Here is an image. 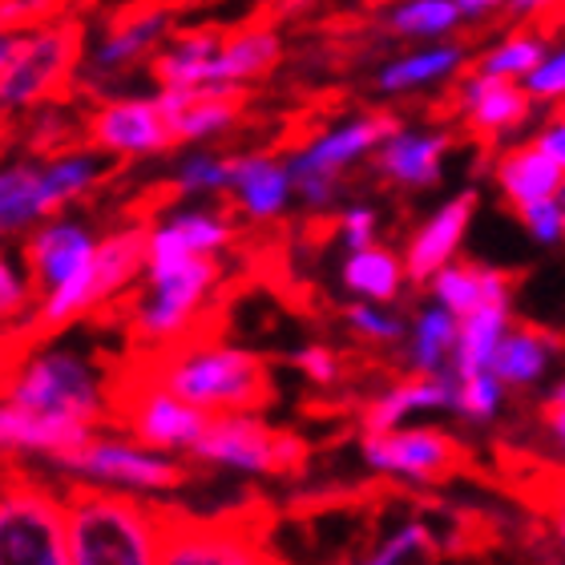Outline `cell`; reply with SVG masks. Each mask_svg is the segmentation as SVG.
Returning <instances> with one entry per match:
<instances>
[{
  "mask_svg": "<svg viewBox=\"0 0 565 565\" xmlns=\"http://www.w3.org/2000/svg\"><path fill=\"white\" fill-rule=\"evenodd\" d=\"M146 380L162 384L166 392L182 396L186 404L211 416L223 413H259L271 404V367L267 360L247 348L214 340V335H194L174 348L153 352L146 364H138Z\"/></svg>",
  "mask_w": 565,
  "mask_h": 565,
  "instance_id": "cell-1",
  "label": "cell"
},
{
  "mask_svg": "<svg viewBox=\"0 0 565 565\" xmlns=\"http://www.w3.org/2000/svg\"><path fill=\"white\" fill-rule=\"evenodd\" d=\"M70 505V565H162L174 509L138 493L65 484Z\"/></svg>",
  "mask_w": 565,
  "mask_h": 565,
  "instance_id": "cell-2",
  "label": "cell"
},
{
  "mask_svg": "<svg viewBox=\"0 0 565 565\" xmlns=\"http://www.w3.org/2000/svg\"><path fill=\"white\" fill-rule=\"evenodd\" d=\"M4 404L53 416V420L85 424V428H102L106 420H114L109 380H102V372L82 352L53 348L49 340L9 355Z\"/></svg>",
  "mask_w": 565,
  "mask_h": 565,
  "instance_id": "cell-3",
  "label": "cell"
},
{
  "mask_svg": "<svg viewBox=\"0 0 565 565\" xmlns=\"http://www.w3.org/2000/svg\"><path fill=\"white\" fill-rule=\"evenodd\" d=\"M223 279L218 259H190L174 271L146 275V287L130 295V331L134 340L150 343L153 352L174 348L182 340L202 335V316L214 287Z\"/></svg>",
  "mask_w": 565,
  "mask_h": 565,
  "instance_id": "cell-4",
  "label": "cell"
},
{
  "mask_svg": "<svg viewBox=\"0 0 565 565\" xmlns=\"http://www.w3.org/2000/svg\"><path fill=\"white\" fill-rule=\"evenodd\" d=\"M53 469L65 472L73 484H97L138 497L174 493L190 481V469L174 452L141 445L130 433H94V440L53 460Z\"/></svg>",
  "mask_w": 565,
  "mask_h": 565,
  "instance_id": "cell-5",
  "label": "cell"
},
{
  "mask_svg": "<svg viewBox=\"0 0 565 565\" xmlns=\"http://www.w3.org/2000/svg\"><path fill=\"white\" fill-rule=\"evenodd\" d=\"M77 24L57 21L41 29H4L0 33V109L29 114L45 106L77 70Z\"/></svg>",
  "mask_w": 565,
  "mask_h": 565,
  "instance_id": "cell-6",
  "label": "cell"
},
{
  "mask_svg": "<svg viewBox=\"0 0 565 565\" xmlns=\"http://www.w3.org/2000/svg\"><path fill=\"white\" fill-rule=\"evenodd\" d=\"M0 565H70V505L29 472H9L0 493Z\"/></svg>",
  "mask_w": 565,
  "mask_h": 565,
  "instance_id": "cell-7",
  "label": "cell"
},
{
  "mask_svg": "<svg viewBox=\"0 0 565 565\" xmlns=\"http://www.w3.org/2000/svg\"><path fill=\"white\" fill-rule=\"evenodd\" d=\"M190 460L247 477H299L307 465V440L263 424L255 413L214 416Z\"/></svg>",
  "mask_w": 565,
  "mask_h": 565,
  "instance_id": "cell-8",
  "label": "cell"
},
{
  "mask_svg": "<svg viewBox=\"0 0 565 565\" xmlns=\"http://www.w3.org/2000/svg\"><path fill=\"white\" fill-rule=\"evenodd\" d=\"M109 396H114V424L121 433H130L141 445L162 448V452H186L190 457L214 420L211 413L166 392L162 384L146 380L141 372L109 380Z\"/></svg>",
  "mask_w": 565,
  "mask_h": 565,
  "instance_id": "cell-9",
  "label": "cell"
},
{
  "mask_svg": "<svg viewBox=\"0 0 565 565\" xmlns=\"http://www.w3.org/2000/svg\"><path fill=\"white\" fill-rule=\"evenodd\" d=\"M162 565H287L271 554L263 513H182L174 509L166 530Z\"/></svg>",
  "mask_w": 565,
  "mask_h": 565,
  "instance_id": "cell-10",
  "label": "cell"
},
{
  "mask_svg": "<svg viewBox=\"0 0 565 565\" xmlns=\"http://www.w3.org/2000/svg\"><path fill=\"white\" fill-rule=\"evenodd\" d=\"M360 452L384 477L416 484L448 481L469 460V452H465L457 436L445 433V428H428V424H404V428H392V433H364Z\"/></svg>",
  "mask_w": 565,
  "mask_h": 565,
  "instance_id": "cell-11",
  "label": "cell"
},
{
  "mask_svg": "<svg viewBox=\"0 0 565 565\" xmlns=\"http://www.w3.org/2000/svg\"><path fill=\"white\" fill-rule=\"evenodd\" d=\"M404 121L388 109H367V114H355V118H343L328 130H319L316 138H307L303 146H295L287 153V170L291 178L307 174H323V178H340L360 166L364 158H376V150L392 134L401 130Z\"/></svg>",
  "mask_w": 565,
  "mask_h": 565,
  "instance_id": "cell-12",
  "label": "cell"
},
{
  "mask_svg": "<svg viewBox=\"0 0 565 565\" xmlns=\"http://www.w3.org/2000/svg\"><path fill=\"white\" fill-rule=\"evenodd\" d=\"M85 138L94 150L126 162L166 153L178 141L158 97H106L85 121Z\"/></svg>",
  "mask_w": 565,
  "mask_h": 565,
  "instance_id": "cell-13",
  "label": "cell"
},
{
  "mask_svg": "<svg viewBox=\"0 0 565 565\" xmlns=\"http://www.w3.org/2000/svg\"><path fill=\"white\" fill-rule=\"evenodd\" d=\"M235 223L226 206H178L150 223V267L146 275L174 271L190 259H218L235 243Z\"/></svg>",
  "mask_w": 565,
  "mask_h": 565,
  "instance_id": "cell-14",
  "label": "cell"
},
{
  "mask_svg": "<svg viewBox=\"0 0 565 565\" xmlns=\"http://www.w3.org/2000/svg\"><path fill=\"white\" fill-rule=\"evenodd\" d=\"M452 102H457L460 126L477 141H484V146H493V141L509 138V134L525 130L533 118V106H537L521 82L489 77V73H481V70L457 77Z\"/></svg>",
  "mask_w": 565,
  "mask_h": 565,
  "instance_id": "cell-15",
  "label": "cell"
},
{
  "mask_svg": "<svg viewBox=\"0 0 565 565\" xmlns=\"http://www.w3.org/2000/svg\"><path fill=\"white\" fill-rule=\"evenodd\" d=\"M174 33H178V21L170 4H146V9L126 12V17H121L118 24H109L106 33H102V41L89 49L85 77H89V82L121 77L126 70L141 65L146 57H153Z\"/></svg>",
  "mask_w": 565,
  "mask_h": 565,
  "instance_id": "cell-16",
  "label": "cell"
},
{
  "mask_svg": "<svg viewBox=\"0 0 565 565\" xmlns=\"http://www.w3.org/2000/svg\"><path fill=\"white\" fill-rule=\"evenodd\" d=\"M477 202H481L477 190H460V194L445 199L420 226H416L413 238H408V247H404L408 282L428 287L440 267H448V263L457 259L460 243H465V235H469L472 214H477Z\"/></svg>",
  "mask_w": 565,
  "mask_h": 565,
  "instance_id": "cell-17",
  "label": "cell"
},
{
  "mask_svg": "<svg viewBox=\"0 0 565 565\" xmlns=\"http://www.w3.org/2000/svg\"><path fill=\"white\" fill-rule=\"evenodd\" d=\"M226 199L247 223H275L287 214L295 199V178L287 170V158L250 150L231 158V190Z\"/></svg>",
  "mask_w": 565,
  "mask_h": 565,
  "instance_id": "cell-18",
  "label": "cell"
},
{
  "mask_svg": "<svg viewBox=\"0 0 565 565\" xmlns=\"http://www.w3.org/2000/svg\"><path fill=\"white\" fill-rule=\"evenodd\" d=\"M469 45L460 41H428V45L404 49L392 61H384L376 73H372V89L380 97H404V94H420V89H436V85H448L465 77L469 70Z\"/></svg>",
  "mask_w": 565,
  "mask_h": 565,
  "instance_id": "cell-19",
  "label": "cell"
},
{
  "mask_svg": "<svg viewBox=\"0 0 565 565\" xmlns=\"http://www.w3.org/2000/svg\"><path fill=\"white\" fill-rule=\"evenodd\" d=\"M452 150V134L433 130V126H401L384 146L376 150L372 166L376 174L392 186L404 190H428L445 174V158Z\"/></svg>",
  "mask_w": 565,
  "mask_h": 565,
  "instance_id": "cell-20",
  "label": "cell"
},
{
  "mask_svg": "<svg viewBox=\"0 0 565 565\" xmlns=\"http://www.w3.org/2000/svg\"><path fill=\"white\" fill-rule=\"evenodd\" d=\"M158 106L174 126L178 141L202 146L231 134L243 121V89L211 85V89H158Z\"/></svg>",
  "mask_w": 565,
  "mask_h": 565,
  "instance_id": "cell-21",
  "label": "cell"
},
{
  "mask_svg": "<svg viewBox=\"0 0 565 565\" xmlns=\"http://www.w3.org/2000/svg\"><path fill=\"white\" fill-rule=\"evenodd\" d=\"M457 372H445V376H416L413 372L408 380H396L380 396H372L360 413V424H364V433H392L420 413H457Z\"/></svg>",
  "mask_w": 565,
  "mask_h": 565,
  "instance_id": "cell-22",
  "label": "cell"
},
{
  "mask_svg": "<svg viewBox=\"0 0 565 565\" xmlns=\"http://www.w3.org/2000/svg\"><path fill=\"white\" fill-rule=\"evenodd\" d=\"M146 267H150V223H121L97 238L94 287H89L94 311L114 307L121 295H130L134 282L146 279Z\"/></svg>",
  "mask_w": 565,
  "mask_h": 565,
  "instance_id": "cell-23",
  "label": "cell"
},
{
  "mask_svg": "<svg viewBox=\"0 0 565 565\" xmlns=\"http://www.w3.org/2000/svg\"><path fill=\"white\" fill-rule=\"evenodd\" d=\"M94 433L97 428L53 420V416L29 413V408H12V404L0 408V445H4V457H29V460L53 465L57 457L82 448L85 440H94Z\"/></svg>",
  "mask_w": 565,
  "mask_h": 565,
  "instance_id": "cell-24",
  "label": "cell"
},
{
  "mask_svg": "<svg viewBox=\"0 0 565 565\" xmlns=\"http://www.w3.org/2000/svg\"><path fill=\"white\" fill-rule=\"evenodd\" d=\"M493 182L501 190V199L521 211V206H530V202H542V199H557L562 194V182H565V166L557 158L537 146V141H525V146H509L493 166Z\"/></svg>",
  "mask_w": 565,
  "mask_h": 565,
  "instance_id": "cell-25",
  "label": "cell"
},
{
  "mask_svg": "<svg viewBox=\"0 0 565 565\" xmlns=\"http://www.w3.org/2000/svg\"><path fill=\"white\" fill-rule=\"evenodd\" d=\"M226 36L214 29H178L150 57V77L158 89H206L211 65Z\"/></svg>",
  "mask_w": 565,
  "mask_h": 565,
  "instance_id": "cell-26",
  "label": "cell"
},
{
  "mask_svg": "<svg viewBox=\"0 0 565 565\" xmlns=\"http://www.w3.org/2000/svg\"><path fill=\"white\" fill-rule=\"evenodd\" d=\"M282 61V36L271 24H250L238 29L223 41L218 57L211 65V85H231V89H247L250 82H259ZM206 85V89H211Z\"/></svg>",
  "mask_w": 565,
  "mask_h": 565,
  "instance_id": "cell-27",
  "label": "cell"
},
{
  "mask_svg": "<svg viewBox=\"0 0 565 565\" xmlns=\"http://www.w3.org/2000/svg\"><path fill=\"white\" fill-rule=\"evenodd\" d=\"M57 218L49 206L41 158H17L0 170V231L4 235H29L33 226Z\"/></svg>",
  "mask_w": 565,
  "mask_h": 565,
  "instance_id": "cell-28",
  "label": "cell"
},
{
  "mask_svg": "<svg viewBox=\"0 0 565 565\" xmlns=\"http://www.w3.org/2000/svg\"><path fill=\"white\" fill-rule=\"evenodd\" d=\"M557 352H562V340H557L554 331L518 323V328H509V335L501 340V348H497L493 372L509 392L533 388V384H542L545 372L554 367Z\"/></svg>",
  "mask_w": 565,
  "mask_h": 565,
  "instance_id": "cell-29",
  "label": "cell"
},
{
  "mask_svg": "<svg viewBox=\"0 0 565 565\" xmlns=\"http://www.w3.org/2000/svg\"><path fill=\"white\" fill-rule=\"evenodd\" d=\"M428 287H433L436 303L448 307L452 316H469L472 307L493 303V299H513V275L469 259H452L448 267H440Z\"/></svg>",
  "mask_w": 565,
  "mask_h": 565,
  "instance_id": "cell-30",
  "label": "cell"
},
{
  "mask_svg": "<svg viewBox=\"0 0 565 565\" xmlns=\"http://www.w3.org/2000/svg\"><path fill=\"white\" fill-rule=\"evenodd\" d=\"M513 328V299H493V303L472 307L469 316H460V343L452 372L457 376H477V372H493V355L501 340Z\"/></svg>",
  "mask_w": 565,
  "mask_h": 565,
  "instance_id": "cell-31",
  "label": "cell"
},
{
  "mask_svg": "<svg viewBox=\"0 0 565 565\" xmlns=\"http://www.w3.org/2000/svg\"><path fill=\"white\" fill-rule=\"evenodd\" d=\"M460 343V316H452L448 307L433 303L424 307L420 316L408 328V367L416 376H445L452 372Z\"/></svg>",
  "mask_w": 565,
  "mask_h": 565,
  "instance_id": "cell-32",
  "label": "cell"
},
{
  "mask_svg": "<svg viewBox=\"0 0 565 565\" xmlns=\"http://www.w3.org/2000/svg\"><path fill=\"white\" fill-rule=\"evenodd\" d=\"M343 291L355 295V299H367V303H396L408 282V267H404V255L388 247H367L352 250L340 267Z\"/></svg>",
  "mask_w": 565,
  "mask_h": 565,
  "instance_id": "cell-33",
  "label": "cell"
},
{
  "mask_svg": "<svg viewBox=\"0 0 565 565\" xmlns=\"http://www.w3.org/2000/svg\"><path fill=\"white\" fill-rule=\"evenodd\" d=\"M106 174L109 166L102 150H61L53 158H41V178H45V194L53 214H61L70 202L97 190L106 182Z\"/></svg>",
  "mask_w": 565,
  "mask_h": 565,
  "instance_id": "cell-34",
  "label": "cell"
},
{
  "mask_svg": "<svg viewBox=\"0 0 565 565\" xmlns=\"http://www.w3.org/2000/svg\"><path fill=\"white\" fill-rule=\"evenodd\" d=\"M380 24L396 41L428 45V41H448L465 24V17H460L457 0H388Z\"/></svg>",
  "mask_w": 565,
  "mask_h": 565,
  "instance_id": "cell-35",
  "label": "cell"
},
{
  "mask_svg": "<svg viewBox=\"0 0 565 565\" xmlns=\"http://www.w3.org/2000/svg\"><path fill=\"white\" fill-rule=\"evenodd\" d=\"M545 53H550V41L537 29L521 24V29L497 36L493 45H484L481 57L472 61V70L489 73V77H505V82H525L545 61Z\"/></svg>",
  "mask_w": 565,
  "mask_h": 565,
  "instance_id": "cell-36",
  "label": "cell"
},
{
  "mask_svg": "<svg viewBox=\"0 0 565 565\" xmlns=\"http://www.w3.org/2000/svg\"><path fill=\"white\" fill-rule=\"evenodd\" d=\"M436 554V537L420 518L401 521L392 533H384L367 554L343 557L340 565H420Z\"/></svg>",
  "mask_w": 565,
  "mask_h": 565,
  "instance_id": "cell-37",
  "label": "cell"
},
{
  "mask_svg": "<svg viewBox=\"0 0 565 565\" xmlns=\"http://www.w3.org/2000/svg\"><path fill=\"white\" fill-rule=\"evenodd\" d=\"M170 182L182 199H218L231 190V158L214 150H194L186 158H178Z\"/></svg>",
  "mask_w": 565,
  "mask_h": 565,
  "instance_id": "cell-38",
  "label": "cell"
},
{
  "mask_svg": "<svg viewBox=\"0 0 565 565\" xmlns=\"http://www.w3.org/2000/svg\"><path fill=\"white\" fill-rule=\"evenodd\" d=\"M340 316H343V323H348L364 343H372V348H392V343H401L404 335H408V323H404L396 311H388V307H380V303H367V299L348 303Z\"/></svg>",
  "mask_w": 565,
  "mask_h": 565,
  "instance_id": "cell-39",
  "label": "cell"
},
{
  "mask_svg": "<svg viewBox=\"0 0 565 565\" xmlns=\"http://www.w3.org/2000/svg\"><path fill=\"white\" fill-rule=\"evenodd\" d=\"M509 388L497 380V372H477V376H460V396H457V416L472 424L497 420L501 404H505Z\"/></svg>",
  "mask_w": 565,
  "mask_h": 565,
  "instance_id": "cell-40",
  "label": "cell"
},
{
  "mask_svg": "<svg viewBox=\"0 0 565 565\" xmlns=\"http://www.w3.org/2000/svg\"><path fill=\"white\" fill-rule=\"evenodd\" d=\"M33 307H36L33 275L24 271V263L4 259L0 263V311L9 319V328H17L21 319L33 316Z\"/></svg>",
  "mask_w": 565,
  "mask_h": 565,
  "instance_id": "cell-41",
  "label": "cell"
},
{
  "mask_svg": "<svg viewBox=\"0 0 565 565\" xmlns=\"http://www.w3.org/2000/svg\"><path fill=\"white\" fill-rule=\"evenodd\" d=\"M521 85L530 89V97L537 106H562L565 102V41L562 45H550L545 61Z\"/></svg>",
  "mask_w": 565,
  "mask_h": 565,
  "instance_id": "cell-42",
  "label": "cell"
},
{
  "mask_svg": "<svg viewBox=\"0 0 565 565\" xmlns=\"http://www.w3.org/2000/svg\"><path fill=\"white\" fill-rule=\"evenodd\" d=\"M521 226L530 231L542 247H562L565 243V206L562 199H542V202H530V206H521L518 211Z\"/></svg>",
  "mask_w": 565,
  "mask_h": 565,
  "instance_id": "cell-43",
  "label": "cell"
},
{
  "mask_svg": "<svg viewBox=\"0 0 565 565\" xmlns=\"http://www.w3.org/2000/svg\"><path fill=\"white\" fill-rule=\"evenodd\" d=\"M340 243L343 250H367L376 247V231H380V214L372 206H343L340 211Z\"/></svg>",
  "mask_w": 565,
  "mask_h": 565,
  "instance_id": "cell-44",
  "label": "cell"
},
{
  "mask_svg": "<svg viewBox=\"0 0 565 565\" xmlns=\"http://www.w3.org/2000/svg\"><path fill=\"white\" fill-rule=\"evenodd\" d=\"M61 0H0V29H41Z\"/></svg>",
  "mask_w": 565,
  "mask_h": 565,
  "instance_id": "cell-45",
  "label": "cell"
},
{
  "mask_svg": "<svg viewBox=\"0 0 565 565\" xmlns=\"http://www.w3.org/2000/svg\"><path fill=\"white\" fill-rule=\"evenodd\" d=\"M291 364L299 367L311 384H335V380H340V360H335V352L323 348V343H307V348H299V352L291 355Z\"/></svg>",
  "mask_w": 565,
  "mask_h": 565,
  "instance_id": "cell-46",
  "label": "cell"
},
{
  "mask_svg": "<svg viewBox=\"0 0 565 565\" xmlns=\"http://www.w3.org/2000/svg\"><path fill=\"white\" fill-rule=\"evenodd\" d=\"M533 141H537V146H542L550 158H557V162L565 166V102H562V106H554L550 121H545L542 130L533 134Z\"/></svg>",
  "mask_w": 565,
  "mask_h": 565,
  "instance_id": "cell-47",
  "label": "cell"
},
{
  "mask_svg": "<svg viewBox=\"0 0 565 565\" xmlns=\"http://www.w3.org/2000/svg\"><path fill=\"white\" fill-rule=\"evenodd\" d=\"M509 0H457L460 17H465V24H484L493 21V17H501L505 12Z\"/></svg>",
  "mask_w": 565,
  "mask_h": 565,
  "instance_id": "cell-48",
  "label": "cell"
},
{
  "mask_svg": "<svg viewBox=\"0 0 565 565\" xmlns=\"http://www.w3.org/2000/svg\"><path fill=\"white\" fill-rule=\"evenodd\" d=\"M557 4H565V0H509L505 17L518 24H530V21H537V17H545L550 9H557Z\"/></svg>",
  "mask_w": 565,
  "mask_h": 565,
  "instance_id": "cell-49",
  "label": "cell"
},
{
  "mask_svg": "<svg viewBox=\"0 0 565 565\" xmlns=\"http://www.w3.org/2000/svg\"><path fill=\"white\" fill-rule=\"evenodd\" d=\"M542 424H545V433H550V440H554V445L565 452V404H557V401H550V396H545Z\"/></svg>",
  "mask_w": 565,
  "mask_h": 565,
  "instance_id": "cell-50",
  "label": "cell"
},
{
  "mask_svg": "<svg viewBox=\"0 0 565 565\" xmlns=\"http://www.w3.org/2000/svg\"><path fill=\"white\" fill-rule=\"evenodd\" d=\"M550 518H554V533L565 550V481H554V493H550Z\"/></svg>",
  "mask_w": 565,
  "mask_h": 565,
  "instance_id": "cell-51",
  "label": "cell"
},
{
  "mask_svg": "<svg viewBox=\"0 0 565 565\" xmlns=\"http://www.w3.org/2000/svg\"><path fill=\"white\" fill-rule=\"evenodd\" d=\"M307 4L311 0H279V17H299V12H307Z\"/></svg>",
  "mask_w": 565,
  "mask_h": 565,
  "instance_id": "cell-52",
  "label": "cell"
},
{
  "mask_svg": "<svg viewBox=\"0 0 565 565\" xmlns=\"http://www.w3.org/2000/svg\"><path fill=\"white\" fill-rule=\"evenodd\" d=\"M557 199H562V206H565V182H562V194H557Z\"/></svg>",
  "mask_w": 565,
  "mask_h": 565,
  "instance_id": "cell-53",
  "label": "cell"
}]
</instances>
